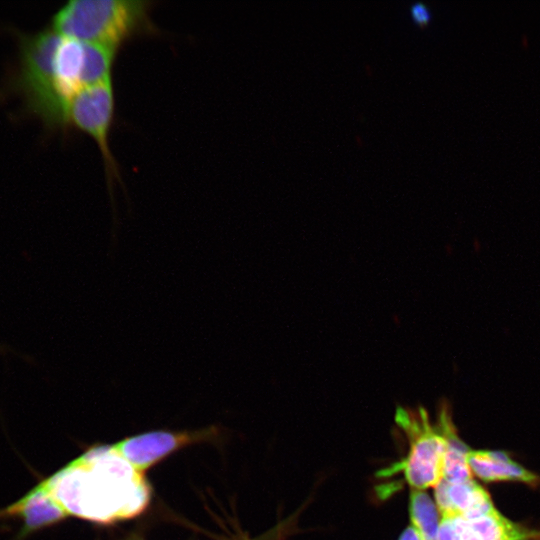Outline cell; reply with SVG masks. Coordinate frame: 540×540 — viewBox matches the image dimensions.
<instances>
[{
    "instance_id": "obj_1",
    "label": "cell",
    "mask_w": 540,
    "mask_h": 540,
    "mask_svg": "<svg viewBox=\"0 0 540 540\" xmlns=\"http://www.w3.org/2000/svg\"><path fill=\"white\" fill-rule=\"evenodd\" d=\"M48 478L68 514L92 522L129 519L140 514L150 499L144 475L108 445L88 450Z\"/></svg>"
},
{
    "instance_id": "obj_2",
    "label": "cell",
    "mask_w": 540,
    "mask_h": 540,
    "mask_svg": "<svg viewBox=\"0 0 540 540\" xmlns=\"http://www.w3.org/2000/svg\"><path fill=\"white\" fill-rule=\"evenodd\" d=\"M146 0H70L52 17L57 33L118 51L126 42L159 33Z\"/></svg>"
},
{
    "instance_id": "obj_3",
    "label": "cell",
    "mask_w": 540,
    "mask_h": 540,
    "mask_svg": "<svg viewBox=\"0 0 540 540\" xmlns=\"http://www.w3.org/2000/svg\"><path fill=\"white\" fill-rule=\"evenodd\" d=\"M61 35L52 28L22 40L18 87L28 109L51 128L69 126V104L61 96L55 51Z\"/></svg>"
},
{
    "instance_id": "obj_4",
    "label": "cell",
    "mask_w": 540,
    "mask_h": 540,
    "mask_svg": "<svg viewBox=\"0 0 540 540\" xmlns=\"http://www.w3.org/2000/svg\"><path fill=\"white\" fill-rule=\"evenodd\" d=\"M399 426L409 436V450L406 457L397 464L404 473L406 482L415 490L435 488L443 479L447 440L440 428L430 425L424 411L411 416L398 408L395 417Z\"/></svg>"
},
{
    "instance_id": "obj_5",
    "label": "cell",
    "mask_w": 540,
    "mask_h": 540,
    "mask_svg": "<svg viewBox=\"0 0 540 540\" xmlns=\"http://www.w3.org/2000/svg\"><path fill=\"white\" fill-rule=\"evenodd\" d=\"M69 126L90 136L99 148L111 190L120 181L119 167L110 148V132L115 117V92L112 77L79 91L69 106Z\"/></svg>"
},
{
    "instance_id": "obj_6",
    "label": "cell",
    "mask_w": 540,
    "mask_h": 540,
    "mask_svg": "<svg viewBox=\"0 0 540 540\" xmlns=\"http://www.w3.org/2000/svg\"><path fill=\"white\" fill-rule=\"evenodd\" d=\"M219 435L220 429L217 426L197 430H154L126 437L108 447L137 472L144 474L176 451L217 439Z\"/></svg>"
},
{
    "instance_id": "obj_7",
    "label": "cell",
    "mask_w": 540,
    "mask_h": 540,
    "mask_svg": "<svg viewBox=\"0 0 540 540\" xmlns=\"http://www.w3.org/2000/svg\"><path fill=\"white\" fill-rule=\"evenodd\" d=\"M439 540H540V530L514 522L494 507L441 517Z\"/></svg>"
},
{
    "instance_id": "obj_8",
    "label": "cell",
    "mask_w": 540,
    "mask_h": 540,
    "mask_svg": "<svg viewBox=\"0 0 540 540\" xmlns=\"http://www.w3.org/2000/svg\"><path fill=\"white\" fill-rule=\"evenodd\" d=\"M68 517L70 515L55 496L48 477L39 481L15 502L0 508V521H21L20 529L11 540H27Z\"/></svg>"
},
{
    "instance_id": "obj_9",
    "label": "cell",
    "mask_w": 540,
    "mask_h": 540,
    "mask_svg": "<svg viewBox=\"0 0 540 540\" xmlns=\"http://www.w3.org/2000/svg\"><path fill=\"white\" fill-rule=\"evenodd\" d=\"M469 468L485 483L517 482L531 487L540 485V476L513 460L502 450H472L467 456Z\"/></svg>"
},
{
    "instance_id": "obj_10",
    "label": "cell",
    "mask_w": 540,
    "mask_h": 540,
    "mask_svg": "<svg viewBox=\"0 0 540 540\" xmlns=\"http://www.w3.org/2000/svg\"><path fill=\"white\" fill-rule=\"evenodd\" d=\"M434 489V500L441 517L469 515L495 507L489 492L474 479L462 482L441 480Z\"/></svg>"
},
{
    "instance_id": "obj_11",
    "label": "cell",
    "mask_w": 540,
    "mask_h": 540,
    "mask_svg": "<svg viewBox=\"0 0 540 540\" xmlns=\"http://www.w3.org/2000/svg\"><path fill=\"white\" fill-rule=\"evenodd\" d=\"M439 426L447 440V450L442 480L449 482H462L474 479L467 461V456L470 449L459 438L449 417L445 413L441 415Z\"/></svg>"
},
{
    "instance_id": "obj_12",
    "label": "cell",
    "mask_w": 540,
    "mask_h": 540,
    "mask_svg": "<svg viewBox=\"0 0 540 540\" xmlns=\"http://www.w3.org/2000/svg\"><path fill=\"white\" fill-rule=\"evenodd\" d=\"M410 525L421 540H439L441 515L429 494L413 489L409 500Z\"/></svg>"
},
{
    "instance_id": "obj_13",
    "label": "cell",
    "mask_w": 540,
    "mask_h": 540,
    "mask_svg": "<svg viewBox=\"0 0 540 540\" xmlns=\"http://www.w3.org/2000/svg\"><path fill=\"white\" fill-rule=\"evenodd\" d=\"M410 15L415 24L420 27L427 26L432 18L430 8L423 2H414L410 5Z\"/></svg>"
},
{
    "instance_id": "obj_14",
    "label": "cell",
    "mask_w": 540,
    "mask_h": 540,
    "mask_svg": "<svg viewBox=\"0 0 540 540\" xmlns=\"http://www.w3.org/2000/svg\"><path fill=\"white\" fill-rule=\"evenodd\" d=\"M398 540H421L416 530L409 525L399 536Z\"/></svg>"
},
{
    "instance_id": "obj_15",
    "label": "cell",
    "mask_w": 540,
    "mask_h": 540,
    "mask_svg": "<svg viewBox=\"0 0 540 540\" xmlns=\"http://www.w3.org/2000/svg\"><path fill=\"white\" fill-rule=\"evenodd\" d=\"M125 540H145V539L140 535H132L126 538Z\"/></svg>"
},
{
    "instance_id": "obj_16",
    "label": "cell",
    "mask_w": 540,
    "mask_h": 540,
    "mask_svg": "<svg viewBox=\"0 0 540 540\" xmlns=\"http://www.w3.org/2000/svg\"><path fill=\"white\" fill-rule=\"evenodd\" d=\"M11 348L8 347V346H3V345H0V353H6L7 351H10Z\"/></svg>"
}]
</instances>
